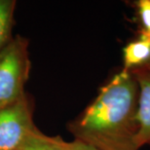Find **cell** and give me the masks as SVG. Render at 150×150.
Wrapping results in <instances>:
<instances>
[{"instance_id":"6da1fadb","label":"cell","mask_w":150,"mask_h":150,"mask_svg":"<svg viewBox=\"0 0 150 150\" xmlns=\"http://www.w3.org/2000/svg\"><path fill=\"white\" fill-rule=\"evenodd\" d=\"M137 100L136 77L132 71L122 69L69 125L74 139L98 150H139Z\"/></svg>"},{"instance_id":"9c48e42d","label":"cell","mask_w":150,"mask_h":150,"mask_svg":"<svg viewBox=\"0 0 150 150\" xmlns=\"http://www.w3.org/2000/svg\"><path fill=\"white\" fill-rule=\"evenodd\" d=\"M70 150H98L93 146L84 143L80 140L74 139L73 142H71V149Z\"/></svg>"},{"instance_id":"8992f818","label":"cell","mask_w":150,"mask_h":150,"mask_svg":"<svg viewBox=\"0 0 150 150\" xmlns=\"http://www.w3.org/2000/svg\"><path fill=\"white\" fill-rule=\"evenodd\" d=\"M71 142L59 137H50L36 129L18 150H70Z\"/></svg>"},{"instance_id":"7a4b0ae2","label":"cell","mask_w":150,"mask_h":150,"mask_svg":"<svg viewBox=\"0 0 150 150\" xmlns=\"http://www.w3.org/2000/svg\"><path fill=\"white\" fill-rule=\"evenodd\" d=\"M30 68L28 40L17 35L0 51V108L25 97Z\"/></svg>"},{"instance_id":"3957f363","label":"cell","mask_w":150,"mask_h":150,"mask_svg":"<svg viewBox=\"0 0 150 150\" xmlns=\"http://www.w3.org/2000/svg\"><path fill=\"white\" fill-rule=\"evenodd\" d=\"M36 129L32 106L26 96L0 108V150H18Z\"/></svg>"},{"instance_id":"ba28073f","label":"cell","mask_w":150,"mask_h":150,"mask_svg":"<svg viewBox=\"0 0 150 150\" xmlns=\"http://www.w3.org/2000/svg\"><path fill=\"white\" fill-rule=\"evenodd\" d=\"M137 9L142 25V32L150 37V0L137 1Z\"/></svg>"},{"instance_id":"52a82bcc","label":"cell","mask_w":150,"mask_h":150,"mask_svg":"<svg viewBox=\"0 0 150 150\" xmlns=\"http://www.w3.org/2000/svg\"><path fill=\"white\" fill-rule=\"evenodd\" d=\"M16 6L15 0H0V51L13 39L12 29Z\"/></svg>"},{"instance_id":"30bf717a","label":"cell","mask_w":150,"mask_h":150,"mask_svg":"<svg viewBox=\"0 0 150 150\" xmlns=\"http://www.w3.org/2000/svg\"><path fill=\"white\" fill-rule=\"evenodd\" d=\"M142 68H145V69H149V70H150V62H148V64H146V65H145V67H142Z\"/></svg>"},{"instance_id":"277c9868","label":"cell","mask_w":150,"mask_h":150,"mask_svg":"<svg viewBox=\"0 0 150 150\" xmlns=\"http://www.w3.org/2000/svg\"><path fill=\"white\" fill-rule=\"evenodd\" d=\"M139 86L137 100V144L150 145V70L145 68L133 70Z\"/></svg>"},{"instance_id":"5b68a950","label":"cell","mask_w":150,"mask_h":150,"mask_svg":"<svg viewBox=\"0 0 150 150\" xmlns=\"http://www.w3.org/2000/svg\"><path fill=\"white\" fill-rule=\"evenodd\" d=\"M123 69L133 71L144 67L150 62V37L144 33L127 44L123 49Z\"/></svg>"}]
</instances>
